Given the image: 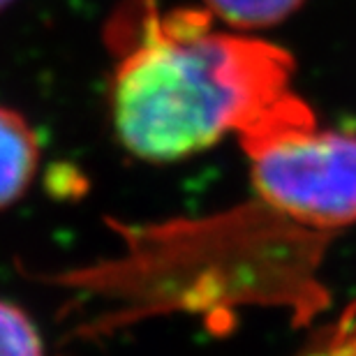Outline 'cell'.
Returning a JSON list of instances; mask_svg holds the SVG:
<instances>
[{
	"mask_svg": "<svg viewBox=\"0 0 356 356\" xmlns=\"http://www.w3.org/2000/svg\"><path fill=\"white\" fill-rule=\"evenodd\" d=\"M305 0H204L213 19L236 31H259L289 19Z\"/></svg>",
	"mask_w": 356,
	"mask_h": 356,
	"instance_id": "cell-4",
	"label": "cell"
},
{
	"mask_svg": "<svg viewBox=\"0 0 356 356\" xmlns=\"http://www.w3.org/2000/svg\"><path fill=\"white\" fill-rule=\"evenodd\" d=\"M241 146L270 213L319 234L356 225V134L324 130L310 109L243 134Z\"/></svg>",
	"mask_w": 356,
	"mask_h": 356,
	"instance_id": "cell-2",
	"label": "cell"
},
{
	"mask_svg": "<svg viewBox=\"0 0 356 356\" xmlns=\"http://www.w3.org/2000/svg\"><path fill=\"white\" fill-rule=\"evenodd\" d=\"M42 160L38 130L24 113L0 104V211L31 190Z\"/></svg>",
	"mask_w": 356,
	"mask_h": 356,
	"instance_id": "cell-3",
	"label": "cell"
},
{
	"mask_svg": "<svg viewBox=\"0 0 356 356\" xmlns=\"http://www.w3.org/2000/svg\"><path fill=\"white\" fill-rule=\"evenodd\" d=\"M104 42L111 125L139 160H185L305 104L291 90L294 60L284 49L218 31L209 10L123 0Z\"/></svg>",
	"mask_w": 356,
	"mask_h": 356,
	"instance_id": "cell-1",
	"label": "cell"
},
{
	"mask_svg": "<svg viewBox=\"0 0 356 356\" xmlns=\"http://www.w3.org/2000/svg\"><path fill=\"white\" fill-rule=\"evenodd\" d=\"M10 3H14V0H0V12H3V10H5V7H7V5H10Z\"/></svg>",
	"mask_w": 356,
	"mask_h": 356,
	"instance_id": "cell-7",
	"label": "cell"
},
{
	"mask_svg": "<svg viewBox=\"0 0 356 356\" xmlns=\"http://www.w3.org/2000/svg\"><path fill=\"white\" fill-rule=\"evenodd\" d=\"M0 356H49L31 315L5 298H0Z\"/></svg>",
	"mask_w": 356,
	"mask_h": 356,
	"instance_id": "cell-5",
	"label": "cell"
},
{
	"mask_svg": "<svg viewBox=\"0 0 356 356\" xmlns=\"http://www.w3.org/2000/svg\"><path fill=\"white\" fill-rule=\"evenodd\" d=\"M303 356H356V305L345 310Z\"/></svg>",
	"mask_w": 356,
	"mask_h": 356,
	"instance_id": "cell-6",
	"label": "cell"
}]
</instances>
